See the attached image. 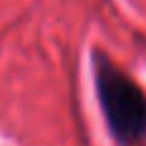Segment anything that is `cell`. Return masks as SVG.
I'll return each mask as SVG.
<instances>
[{
	"label": "cell",
	"instance_id": "obj_1",
	"mask_svg": "<svg viewBox=\"0 0 146 146\" xmlns=\"http://www.w3.org/2000/svg\"><path fill=\"white\" fill-rule=\"evenodd\" d=\"M95 83L107 122L117 139H139L146 131V98L107 58L95 61Z\"/></svg>",
	"mask_w": 146,
	"mask_h": 146
}]
</instances>
